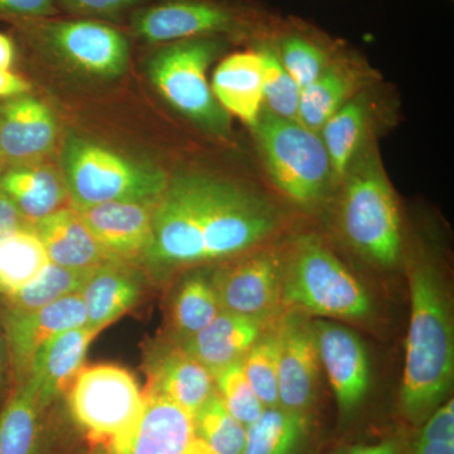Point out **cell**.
Wrapping results in <instances>:
<instances>
[{
  "label": "cell",
  "mask_w": 454,
  "mask_h": 454,
  "mask_svg": "<svg viewBox=\"0 0 454 454\" xmlns=\"http://www.w3.org/2000/svg\"><path fill=\"white\" fill-rule=\"evenodd\" d=\"M282 214L256 188L202 172L169 177L153 210L146 262L160 268L196 267L264 247Z\"/></svg>",
  "instance_id": "cell-1"
},
{
  "label": "cell",
  "mask_w": 454,
  "mask_h": 454,
  "mask_svg": "<svg viewBox=\"0 0 454 454\" xmlns=\"http://www.w3.org/2000/svg\"><path fill=\"white\" fill-rule=\"evenodd\" d=\"M411 322L405 342L400 406L414 424L426 422L450 396L454 378V325L439 260L419 249L409 262Z\"/></svg>",
  "instance_id": "cell-2"
},
{
  "label": "cell",
  "mask_w": 454,
  "mask_h": 454,
  "mask_svg": "<svg viewBox=\"0 0 454 454\" xmlns=\"http://www.w3.org/2000/svg\"><path fill=\"white\" fill-rule=\"evenodd\" d=\"M336 191L340 232L349 249L375 268L387 270L402 264L405 247L399 202L378 139L358 152Z\"/></svg>",
  "instance_id": "cell-3"
},
{
  "label": "cell",
  "mask_w": 454,
  "mask_h": 454,
  "mask_svg": "<svg viewBox=\"0 0 454 454\" xmlns=\"http://www.w3.org/2000/svg\"><path fill=\"white\" fill-rule=\"evenodd\" d=\"M280 18L259 0H155L131 14L128 26L151 46L202 37L254 46L273 35Z\"/></svg>",
  "instance_id": "cell-4"
},
{
  "label": "cell",
  "mask_w": 454,
  "mask_h": 454,
  "mask_svg": "<svg viewBox=\"0 0 454 454\" xmlns=\"http://www.w3.org/2000/svg\"><path fill=\"white\" fill-rule=\"evenodd\" d=\"M283 309L340 322H365L372 294L315 234L298 236L284 254Z\"/></svg>",
  "instance_id": "cell-5"
},
{
  "label": "cell",
  "mask_w": 454,
  "mask_h": 454,
  "mask_svg": "<svg viewBox=\"0 0 454 454\" xmlns=\"http://www.w3.org/2000/svg\"><path fill=\"white\" fill-rule=\"evenodd\" d=\"M252 133L269 179L286 200L316 208L336 192L333 164L318 133L264 107Z\"/></svg>",
  "instance_id": "cell-6"
},
{
  "label": "cell",
  "mask_w": 454,
  "mask_h": 454,
  "mask_svg": "<svg viewBox=\"0 0 454 454\" xmlns=\"http://www.w3.org/2000/svg\"><path fill=\"white\" fill-rule=\"evenodd\" d=\"M61 164L74 210L106 202H157L169 182L166 170L76 136L66 139Z\"/></svg>",
  "instance_id": "cell-7"
},
{
  "label": "cell",
  "mask_w": 454,
  "mask_h": 454,
  "mask_svg": "<svg viewBox=\"0 0 454 454\" xmlns=\"http://www.w3.org/2000/svg\"><path fill=\"white\" fill-rule=\"evenodd\" d=\"M229 44L230 41L220 37L170 42L160 44L146 64L149 79L167 103L221 139L231 136L230 114L215 98L207 70Z\"/></svg>",
  "instance_id": "cell-8"
},
{
  "label": "cell",
  "mask_w": 454,
  "mask_h": 454,
  "mask_svg": "<svg viewBox=\"0 0 454 454\" xmlns=\"http://www.w3.org/2000/svg\"><path fill=\"white\" fill-rule=\"evenodd\" d=\"M12 25L29 43L92 76H119L129 65V35L114 23L56 16Z\"/></svg>",
  "instance_id": "cell-9"
},
{
  "label": "cell",
  "mask_w": 454,
  "mask_h": 454,
  "mask_svg": "<svg viewBox=\"0 0 454 454\" xmlns=\"http://www.w3.org/2000/svg\"><path fill=\"white\" fill-rule=\"evenodd\" d=\"M68 408L89 442L107 446L129 434L138 423L145 393L121 366L82 367L68 391Z\"/></svg>",
  "instance_id": "cell-10"
},
{
  "label": "cell",
  "mask_w": 454,
  "mask_h": 454,
  "mask_svg": "<svg viewBox=\"0 0 454 454\" xmlns=\"http://www.w3.org/2000/svg\"><path fill=\"white\" fill-rule=\"evenodd\" d=\"M284 254L262 247L211 270L221 309L273 324L283 309Z\"/></svg>",
  "instance_id": "cell-11"
},
{
  "label": "cell",
  "mask_w": 454,
  "mask_h": 454,
  "mask_svg": "<svg viewBox=\"0 0 454 454\" xmlns=\"http://www.w3.org/2000/svg\"><path fill=\"white\" fill-rule=\"evenodd\" d=\"M277 342L279 406L309 414L318 391L319 363L312 319L295 310H284L273 325Z\"/></svg>",
  "instance_id": "cell-12"
},
{
  "label": "cell",
  "mask_w": 454,
  "mask_h": 454,
  "mask_svg": "<svg viewBox=\"0 0 454 454\" xmlns=\"http://www.w3.org/2000/svg\"><path fill=\"white\" fill-rule=\"evenodd\" d=\"M319 363L327 373L342 417L365 402L372 385V365L364 340L348 325L331 319L312 321Z\"/></svg>",
  "instance_id": "cell-13"
},
{
  "label": "cell",
  "mask_w": 454,
  "mask_h": 454,
  "mask_svg": "<svg viewBox=\"0 0 454 454\" xmlns=\"http://www.w3.org/2000/svg\"><path fill=\"white\" fill-rule=\"evenodd\" d=\"M145 393V408L129 434L106 454H214L197 433L195 418L160 394Z\"/></svg>",
  "instance_id": "cell-14"
},
{
  "label": "cell",
  "mask_w": 454,
  "mask_h": 454,
  "mask_svg": "<svg viewBox=\"0 0 454 454\" xmlns=\"http://www.w3.org/2000/svg\"><path fill=\"white\" fill-rule=\"evenodd\" d=\"M0 325L7 343L16 387L25 384L38 349L57 334L86 325L85 307L79 293L41 309L13 312L0 309Z\"/></svg>",
  "instance_id": "cell-15"
},
{
  "label": "cell",
  "mask_w": 454,
  "mask_h": 454,
  "mask_svg": "<svg viewBox=\"0 0 454 454\" xmlns=\"http://www.w3.org/2000/svg\"><path fill=\"white\" fill-rule=\"evenodd\" d=\"M59 139L50 107L25 94L0 103V160L3 169L43 162Z\"/></svg>",
  "instance_id": "cell-16"
},
{
  "label": "cell",
  "mask_w": 454,
  "mask_h": 454,
  "mask_svg": "<svg viewBox=\"0 0 454 454\" xmlns=\"http://www.w3.org/2000/svg\"><path fill=\"white\" fill-rule=\"evenodd\" d=\"M155 203L106 202L77 211L110 260L133 264L151 249Z\"/></svg>",
  "instance_id": "cell-17"
},
{
  "label": "cell",
  "mask_w": 454,
  "mask_h": 454,
  "mask_svg": "<svg viewBox=\"0 0 454 454\" xmlns=\"http://www.w3.org/2000/svg\"><path fill=\"white\" fill-rule=\"evenodd\" d=\"M376 82L378 76L369 66L345 47L318 79L301 90V124L319 134L340 107Z\"/></svg>",
  "instance_id": "cell-18"
},
{
  "label": "cell",
  "mask_w": 454,
  "mask_h": 454,
  "mask_svg": "<svg viewBox=\"0 0 454 454\" xmlns=\"http://www.w3.org/2000/svg\"><path fill=\"white\" fill-rule=\"evenodd\" d=\"M100 331L88 325L57 334L33 358L25 387L42 408L49 409L83 367L90 343ZM22 387V385H20Z\"/></svg>",
  "instance_id": "cell-19"
},
{
  "label": "cell",
  "mask_w": 454,
  "mask_h": 454,
  "mask_svg": "<svg viewBox=\"0 0 454 454\" xmlns=\"http://www.w3.org/2000/svg\"><path fill=\"white\" fill-rule=\"evenodd\" d=\"M146 375V391L166 396L192 417L216 393L214 375L178 343L154 351Z\"/></svg>",
  "instance_id": "cell-20"
},
{
  "label": "cell",
  "mask_w": 454,
  "mask_h": 454,
  "mask_svg": "<svg viewBox=\"0 0 454 454\" xmlns=\"http://www.w3.org/2000/svg\"><path fill=\"white\" fill-rule=\"evenodd\" d=\"M269 43L301 90L318 79L346 47L298 17L280 18Z\"/></svg>",
  "instance_id": "cell-21"
},
{
  "label": "cell",
  "mask_w": 454,
  "mask_h": 454,
  "mask_svg": "<svg viewBox=\"0 0 454 454\" xmlns=\"http://www.w3.org/2000/svg\"><path fill=\"white\" fill-rule=\"evenodd\" d=\"M372 86L340 107L319 131L331 164L337 186L358 152L378 139L380 122L389 121L381 115L382 107L372 92Z\"/></svg>",
  "instance_id": "cell-22"
},
{
  "label": "cell",
  "mask_w": 454,
  "mask_h": 454,
  "mask_svg": "<svg viewBox=\"0 0 454 454\" xmlns=\"http://www.w3.org/2000/svg\"><path fill=\"white\" fill-rule=\"evenodd\" d=\"M143 293L142 274L130 262L107 260L92 270L82 295L86 325L103 331L134 307Z\"/></svg>",
  "instance_id": "cell-23"
},
{
  "label": "cell",
  "mask_w": 454,
  "mask_h": 454,
  "mask_svg": "<svg viewBox=\"0 0 454 454\" xmlns=\"http://www.w3.org/2000/svg\"><path fill=\"white\" fill-rule=\"evenodd\" d=\"M267 325L258 319L221 310L214 321L181 346L215 376L243 361Z\"/></svg>",
  "instance_id": "cell-24"
},
{
  "label": "cell",
  "mask_w": 454,
  "mask_h": 454,
  "mask_svg": "<svg viewBox=\"0 0 454 454\" xmlns=\"http://www.w3.org/2000/svg\"><path fill=\"white\" fill-rule=\"evenodd\" d=\"M0 190L29 225L70 207L64 175L43 163L11 167L0 173Z\"/></svg>",
  "instance_id": "cell-25"
},
{
  "label": "cell",
  "mask_w": 454,
  "mask_h": 454,
  "mask_svg": "<svg viewBox=\"0 0 454 454\" xmlns=\"http://www.w3.org/2000/svg\"><path fill=\"white\" fill-rule=\"evenodd\" d=\"M211 90L227 113L244 121L252 129L262 107V61L256 49L226 56L217 65Z\"/></svg>",
  "instance_id": "cell-26"
},
{
  "label": "cell",
  "mask_w": 454,
  "mask_h": 454,
  "mask_svg": "<svg viewBox=\"0 0 454 454\" xmlns=\"http://www.w3.org/2000/svg\"><path fill=\"white\" fill-rule=\"evenodd\" d=\"M50 262L76 270H91L109 256L74 207H66L33 225Z\"/></svg>",
  "instance_id": "cell-27"
},
{
  "label": "cell",
  "mask_w": 454,
  "mask_h": 454,
  "mask_svg": "<svg viewBox=\"0 0 454 454\" xmlns=\"http://www.w3.org/2000/svg\"><path fill=\"white\" fill-rule=\"evenodd\" d=\"M211 270L191 271L182 278L170 301L169 318L178 345L195 336L221 312Z\"/></svg>",
  "instance_id": "cell-28"
},
{
  "label": "cell",
  "mask_w": 454,
  "mask_h": 454,
  "mask_svg": "<svg viewBox=\"0 0 454 454\" xmlns=\"http://www.w3.org/2000/svg\"><path fill=\"white\" fill-rule=\"evenodd\" d=\"M46 411L25 385L16 387L0 411V454H42Z\"/></svg>",
  "instance_id": "cell-29"
},
{
  "label": "cell",
  "mask_w": 454,
  "mask_h": 454,
  "mask_svg": "<svg viewBox=\"0 0 454 454\" xmlns=\"http://www.w3.org/2000/svg\"><path fill=\"white\" fill-rule=\"evenodd\" d=\"M309 434V415L280 408H265L247 427L243 454H301Z\"/></svg>",
  "instance_id": "cell-30"
},
{
  "label": "cell",
  "mask_w": 454,
  "mask_h": 454,
  "mask_svg": "<svg viewBox=\"0 0 454 454\" xmlns=\"http://www.w3.org/2000/svg\"><path fill=\"white\" fill-rule=\"evenodd\" d=\"M50 259L32 225L0 238V297H9L40 276Z\"/></svg>",
  "instance_id": "cell-31"
},
{
  "label": "cell",
  "mask_w": 454,
  "mask_h": 454,
  "mask_svg": "<svg viewBox=\"0 0 454 454\" xmlns=\"http://www.w3.org/2000/svg\"><path fill=\"white\" fill-rule=\"evenodd\" d=\"M92 270H76L49 262L40 276L9 297H0V309L27 312L41 309L67 295L80 293Z\"/></svg>",
  "instance_id": "cell-32"
},
{
  "label": "cell",
  "mask_w": 454,
  "mask_h": 454,
  "mask_svg": "<svg viewBox=\"0 0 454 454\" xmlns=\"http://www.w3.org/2000/svg\"><path fill=\"white\" fill-rule=\"evenodd\" d=\"M252 47L262 56L264 109L279 118L300 121L301 89L286 73L269 41L260 42Z\"/></svg>",
  "instance_id": "cell-33"
},
{
  "label": "cell",
  "mask_w": 454,
  "mask_h": 454,
  "mask_svg": "<svg viewBox=\"0 0 454 454\" xmlns=\"http://www.w3.org/2000/svg\"><path fill=\"white\" fill-rule=\"evenodd\" d=\"M193 418L197 433L212 453L243 454L247 427L227 411L217 391Z\"/></svg>",
  "instance_id": "cell-34"
},
{
  "label": "cell",
  "mask_w": 454,
  "mask_h": 454,
  "mask_svg": "<svg viewBox=\"0 0 454 454\" xmlns=\"http://www.w3.org/2000/svg\"><path fill=\"white\" fill-rule=\"evenodd\" d=\"M245 376L265 408L279 406L276 334L265 331L241 361Z\"/></svg>",
  "instance_id": "cell-35"
},
{
  "label": "cell",
  "mask_w": 454,
  "mask_h": 454,
  "mask_svg": "<svg viewBox=\"0 0 454 454\" xmlns=\"http://www.w3.org/2000/svg\"><path fill=\"white\" fill-rule=\"evenodd\" d=\"M214 378L217 394L239 422L249 427L259 419L265 406L250 387L241 361L221 370Z\"/></svg>",
  "instance_id": "cell-36"
},
{
  "label": "cell",
  "mask_w": 454,
  "mask_h": 454,
  "mask_svg": "<svg viewBox=\"0 0 454 454\" xmlns=\"http://www.w3.org/2000/svg\"><path fill=\"white\" fill-rule=\"evenodd\" d=\"M155 0H56L59 11L74 17L119 22L124 16H131L139 9L152 4Z\"/></svg>",
  "instance_id": "cell-37"
},
{
  "label": "cell",
  "mask_w": 454,
  "mask_h": 454,
  "mask_svg": "<svg viewBox=\"0 0 454 454\" xmlns=\"http://www.w3.org/2000/svg\"><path fill=\"white\" fill-rule=\"evenodd\" d=\"M59 14L56 0H0V20H41Z\"/></svg>",
  "instance_id": "cell-38"
},
{
  "label": "cell",
  "mask_w": 454,
  "mask_h": 454,
  "mask_svg": "<svg viewBox=\"0 0 454 454\" xmlns=\"http://www.w3.org/2000/svg\"><path fill=\"white\" fill-rule=\"evenodd\" d=\"M420 441H454V403L448 399L427 418L419 432Z\"/></svg>",
  "instance_id": "cell-39"
},
{
  "label": "cell",
  "mask_w": 454,
  "mask_h": 454,
  "mask_svg": "<svg viewBox=\"0 0 454 454\" xmlns=\"http://www.w3.org/2000/svg\"><path fill=\"white\" fill-rule=\"evenodd\" d=\"M25 225H29V223L23 220L13 203L9 201L8 197L0 190V238L18 227Z\"/></svg>",
  "instance_id": "cell-40"
},
{
  "label": "cell",
  "mask_w": 454,
  "mask_h": 454,
  "mask_svg": "<svg viewBox=\"0 0 454 454\" xmlns=\"http://www.w3.org/2000/svg\"><path fill=\"white\" fill-rule=\"evenodd\" d=\"M31 85L20 74L11 70H0V98L20 97L28 94Z\"/></svg>",
  "instance_id": "cell-41"
},
{
  "label": "cell",
  "mask_w": 454,
  "mask_h": 454,
  "mask_svg": "<svg viewBox=\"0 0 454 454\" xmlns=\"http://www.w3.org/2000/svg\"><path fill=\"white\" fill-rule=\"evenodd\" d=\"M411 454H454V441H415Z\"/></svg>",
  "instance_id": "cell-42"
},
{
  "label": "cell",
  "mask_w": 454,
  "mask_h": 454,
  "mask_svg": "<svg viewBox=\"0 0 454 454\" xmlns=\"http://www.w3.org/2000/svg\"><path fill=\"white\" fill-rule=\"evenodd\" d=\"M16 59V42L12 35L0 32V70H11Z\"/></svg>",
  "instance_id": "cell-43"
},
{
  "label": "cell",
  "mask_w": 454,
  "mask_h": 454,
  "mask_svg": "<svg viewBox=\"0 0 454 454\" xmlns=\"http://www.w3.org/2000/svg\"><path fill=\"white\" fill-rule=\"evenodd\" d=\"M343 454H399L394 442L385 441L380 443L366 444V446L352 447Z\"/></svg>",
  "instance_id": "cell-44"
},
{
  "label": "cell",
  "mask_w": 454,
  "mask_h": 454,
  "mask_svg": "<svg viewBox=\"0 0 454 454\" xmlns=\"http://www.w3.org/2000/svg\"><path fill=\"white\" fill-rule=\"evenodd\" d=\"M89 454H106V446L92 443L91 450Z\"/></svg>",
  "instance_id": "cell-45"
},
{
  "label": "cell",
  "mask_w": 454,
  "mask_h": 454,
  "mask_svg": "<svg viewBox=\"0 0 454 454\" xmlns=\"http://www.w3.org/2000/svg\"><path fill=\"white\" fill-rule=\"evenodd\" d=\"M2 328V325H0ZM0 375H2V333H0Z\"/></svg>",
  "instance_id": "cell-46"
},
{
  "label": "cell",
  "mask_w": 454,
  "mask_h": 454,
  "mask_svg": "<svg viewBox=\"0 0 454 454\" xmlns=\"http://www.w3.org/2000/svg\"><path fill=\"white\" fill-rule=\"evenodd\" d=\"M2 170H3V164H2V160H0V173H2Z\"/></svg>",
  "instance_id": "cell-47"
},
{
  "label": "cell",
  "mask_w": 454,
  "mask_h": 454,
  "mask_svg": "<svg viewBox=\"0 0 454 454\" xmlns=\"http://www.w3.org/2000/svg\"><path fill=\"white\" fill-rule=\"evenodd\" d=\"M345 453V450H339V452L333 453V454H343Z\"/></svg>",
  "instance_id": "cell-48"
}]
</instances>
